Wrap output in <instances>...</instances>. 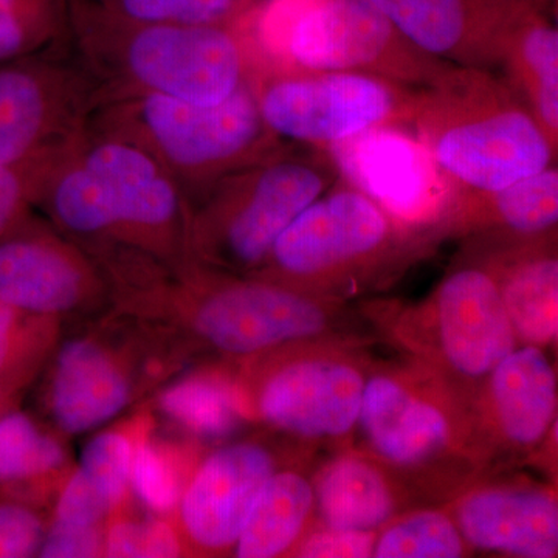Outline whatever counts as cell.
<instances>
[{
	"label": "cell",
	"instance_id": "1",
	"mask_svg": "<svg viewBox=\"0 0 558 558\" xmlns=\"http://www.w3.org/2000/svg\"><path fill=\"white\" fill-rule=\"evenodd\" d=\"M121 311L170 329L190 347L233 360L315 340H355L341 301L209 269L194 260L145 271L121 290Z\"/></svg>",
	"mask_w": 558,
	"mask_h": 558
},
{
	"label": "cell",
	"instance_id": "2",
	"mask_svg": "<svg viewBox=\"0 0 558 558\" xmlns=\"http://www.w3.org/2000/svg\"><path fill=\"white\" fill-rule=\"evenodd\" d=\"M38 205L90 255L190 260V204L153 154L130 140L81 134L44 185Z\"/></svg>",
	"mask_w": 558,
	"mask_h": 558
},
{
	"label": "cell",
	"instance_id": "3",
	"mask_svg": "<svg viewBox=\"0 0 558 558\" xmlns=\"http://www.w3.org/2000/svg\"><path fill=\"white\" fill-rule=\"evenodd\" d=\"M357 428L422 499L454 498L490 470L470 400L413 360L371 368Z\"/></svg>",
	"mask_w": 558,
	"mask_h": 558
},
{
	"label": "cell",
	"instance_id": "4",
	"mask_svg": "<svg viewBox=\"0 0 558 558\" xmlns=\"http://www.w3.org/2000/svg\"><path fill=\"white\" fill-rule=\"evenodd\" d=\"M414 101L417 137L459 193H494L553 165L556 143L483 70L447 69Z\"/></svg>",
	"mask_w": 558,
	"mask_h": 558
},
{
	"label": "cell",
	"instance_id": "5",
	"mask_svg": "<svg viewBox=\"0 0 558 558\" xmlns=\"http://www.w3.org/2000/svg\"><path fill=\"white\" fill-rule=\"evenodd\" d=\"M101 132L153 154L178 182L190 208L216 183L270 159L277 135L260 116L252 84L218 105H196L159 94L112 97Z\"/></svg>",
	"mask_w": 558,
	"mask_h": 558
},
{
	"label": "cell",
	"instance_id": "6",
	"mask_svg": "<svg viewBox=\"0 0 558 558\" xmlns=\"http://www.w3.org/2000/svg\"><path fill=\"white\" fill-rule=\"evenodd\" d=\"M73 17L87 65L121 84L120 95L218 105L247 83L240 40L222 25L124 21L87 3Z\"/></svg>",
	"mask_w": 558,
	"mask_h": 558
},
{
	"label": "cell",
	"instance_id": "7",
	"mask_svg": "<svg viewBox=\"0 0 558 558\" xmlns=\"http://www.w3.org/2000/svg\"><path fill=\"white\" fill-rule=\"evenodd\" d=\"M117 317L54 352L44 409L62 435L108 424L178 368L185 344L174 333L124 311Z\"/></svg>",
	"mask_w": 558,
	"mask_h": 558
},
{
	"label": "cell",
	"instance_id": "8",
	"mask_svg": "<svg viewBox=\"0 0 558 558\" xmlns=\"http://www.w3.org/2000/svg\"><path fill=\"white\" fill-rule=\"evenodd\" d=\"M371 317L409 360L449 381L470 403L498 363L520 347L484 264L451 270L414 306L376 310Z\"/></svg>",
	"mask_w": 558,
	"mask_h": 558
},
{
	"label": "cell",
	"instance_id": "9",
	"mask_svg": "<svg viewBox=\"0 0 558 558\" xmlns=\"http://www.w3.org/2000/svg\"><path fill=\"white\" fill-rule=\"evenodd\" d=\"M238 365L253 421L303 442H343L357 429L373 363L355 340L301 341Z\"/></svg>",
	"mask_w": 558,
	"mask_h": 558
},
{
	"label": "cell",
	"instance_id": "10",
	"mask_svg": "<svg viewBox=\"0 0 558 558\" xmlns=\"http://www.w3.org/2000/svg\"><path fill=\"white\" fill-rule=\"evenodd\" d=\"M326 186L325 171L304 160L274 156L234 172L190 208V259L253 277L282 231Z\"/></svg>",
	"mask_w": 558,
	"mask_h": 558
},
{
	"label": "cell",
	"instance_id": "11",
	"mask_svg": "<svg viewBox=\"0 0 558 558\" xmlns=\"http://www.w3.org/2000/svg\"><path fill=\"white\" fill-rule=\"evenodd\" d=\"M407 233L355 189L319 196L282 231L253 277L341 301L391 260Z\"/></svg>",
	"mask_w": 558,
	"mask_h": 558
},
{
	"label": "cell",
	"instance_id": "12",
	"mask_svg": "<svg viewBox=\"0 0 558 558\" xmlns=\"http://www.w3.org/2000/svg\"><path fill=\"white\" fill-rule=\"evenodd\" d=\"M282 47L303 72L368 73L428 87L449 69L411 46L368 0L310 7L290 24Z\"/></svg>",
	"mask_w": 558,
	"mask_h": 558
},
{
	"label": "cell",
	"instance_id": "13",
	"mask_svg": "<svg viewBox=\"0 0 558 558\" xmlns=\"http://www.w3.org/2000/svg\"><path fill=\"white\" fill-rule=\"evenodd\" d=\"M260 116L277 137L328 146L411 116L398 83L357 72H306L269 81Z\"/></svg>",
	"mask_w": 558,
	"mask_h": 558
},
{
	"label": "cell",
	"instance_id": "14",
	"mask_svg": "<svg viewBox=\"0 0 558 558\" xmlns=\"http://www.w3.org/2000/svg\"><path fill=\"white\" fill-rule=\"evenodd\" d=\"M328 149L349 185L379 205L407 234L449 223L457 185L424 142L399 123L371 128Z\"/></svg>",
	"mask_w": 558,
	"mask_h": 558
},
{
	"label": "cell",
	"instance_id": "15",
	"mask_svg": "<svg viewBox=\"0 0 558 558\" xmlns=\"http://www.w3.org/2000/svg\"><path fill=\"white\" fill-rule=\"evenodd\" d=\"M113 301L100 260L78 242L25 218L0 240V301L58 319L100 311Z\"/></svg>",
	"mask_w": 558,
	"mask_h": 558
},
{
	"label": "cell",
	"instance_id": "16",
	"mask_svg": "<svg viewBox=\"0 0 558 558\" xmlns=\"http://www.w3.org/2000/svg\"><path fill=\"white\" fill-rule=\"evenodd\" d=\"M267 444H226L194 465L174 512L185 556L218 557L233 553L259 492L278 470Z\"/></svg>",
	"mask_w": 558,
	"mask_h": 558
},
{
	"label": "cell",
	"instance_id": "17",
	"mask_svg": "<svg viewBox=\"0 0 558 558\" xmlns=\"http://www.w3.org/2000/svg\"><path fill=\"white\" fill-rule=\"evenodd\" d=\"M83 78L33 57L0 64V165L62 148L83 134L92 102Z\"/></svg>",
	"mask_w": 558,
	"mask_h": 558
},
{
	"label": "cell",
	"instance_id": "18",
	"mask_svg": "<svg viewBox=\"0 0 558 558\" xmlns=\"http://www.w3.org/2000/svg\"><path fill=\"white\" fill-rule=\"evenodd\" d=\"M557 373L545 349L520 344L498 363L472 400L488 461L526 457L557 428Z\"/></svg>",
	"mask_w": 558,
	"mask_h": 558
},
{
	"label": "cell",
	"instance_id": "19",
	"mask_svg": "<svg viewBox=\"0 0 558 558\" xmlns=\"http://www.w3.org/2000/svg\"><path fill=\"white\" fill-rule=\"evenodd\" d=\"M447 506L472 550L558 556V502L550 487L532 481H484L464 488Z\"/></svg>",
	"mask_w": 558,
	"mask_h": 558
},
{
	"label": "cell",
	"instance_id": "20",
	"mask_svg": "<svg viewBox=\"0 0 558 558\" xmlns=\"http://www.w3.org/2000/svg\"><path fill=\"white\" fill-rule=\"evenodd\" d=\"M311 480L319 526L379 532L407 510L422 508L409 483L362 449L341 450Z\"/></svg>",
	"mask_w": 558,
	"mask_h": 558
},
{
	"label": "cell",
	"instance_id": "21",
	"mask_svg": "<svg viewBox=\"0 0 558 558\" xmlns=\"http://www.w3.org/2000/svg\"><path fill=\"white\" fill-rule=\"evenodd\" d=\"M497 281L519 344L553 349L558 337V263L543 240L520 241L484 264Z\"/></svg>",
	"mask_w": 558,
	"mask_h": 558
},
{
	"label": "cell",
	"instance_id": "22",
	"mask_svg": "<svg viewBox=\"0 0 558 558\" xmlns=\"http://www.w3.org/2000/svg\"><path fill=\"white\" fill-rule=\"evenodd\" d=\"M135 425L106 429L84 447L80 464L58 488L54 523L106 526L128 505Z\"/></svg>",
	"mask_w": 558,
	"mask_h": 558
},
{
	"label": "cell",
	"instance_id": "23",
	"mask_svg": "<svg viewBox=\"0 0 558 558\" xmlns=\"http://www.w3.org/2000/svg\"><path fill=\"white\" fill-rule=\"evenodd\" d=\"M161 416L199 440H223L253 421L238 373L204 366L165 385L156 396Z\"/></svg>",
	"mask_w": 558,
	"mask_h": 558
},
{
	"label": "cell",
	"instance_id": "24",
	"mask_svg": "<svg viewBox=\"0 0 558 558\" xmlns=\"http://www.w3.org/2000/svg\"><path fill=\"white\" fill-rule=\"evenodd\" d=\"M411 46L464 65L495 58V38L478 31L465 0H368Z\"/></svg>",
	"mask_w": 558,
	"mask_h": 558
},
{
	"label": "cell",
	"instance_id": "25",
	"mask_svg": "<svg viewBox=\"0 0 558 558\" xmlns=\"http://www.w3.org/2000/svg\"><path fill=\"white\" fill-rule=\"evenodd\" d=\"M558 220V172L550 167L494 193H459L447 227H490L512 240L549 238Z\"/></svg>",
	"mask_w": 558,
	"mask_h": 558
},
{
	"label": "cell",
	"instance_id": "26",
	"mask_svg": "<svg viewBox=\"0 0 558 558\" xmlns=\"http://www.w3.org/2000/svg\"><path fill=\"white\" fill-rule=\"evenodd\" d=\"M317 524L312 480L293 469H278L250 510L233 556L292 557L304 535Z\"/></svg>",
	"mask_w": 558,
	"mask_h": 558
},
{
	"label": "cell",
	"instance_id": "27",
	"mask_svg": "<svg viewBox=\"0 0 558 558\" xmlns=\"http://www.w3.org/2000/svg\"><path fill=\"white\" fill-rule=\"evenodd\" d=\"M62 440L17 409L0 416V494L44 505L70 472Z\"/></svg>",
	"mask_w": 558,
	"mask_h": 558
},
{
	"label": "cell",
	"instance_id": "28",
	"mask_svg": "<svg viewBox=\"0 0 558 558\" xmlns=\"http://www.w3.org/2000/svg\"><path fill=\"white\" fill-rule=\"evenodd\" d=\"M495 58L506 62L524 92L529 109L557 145L558 32L543 21L521 25L515 32H497Z\"/></svg>",
	"mask_w": 558,
	"mask_h": 558
},
{
	"label": "cell",
	"instance_id": "29",
	"mask_svg": "<svg viewBox=\"0 0 558 558\" xmlns=\"http://www.w3.org/2000/svg\"><path fill=\"white\" fill-rule=\"evenodd\" d=\"M194 465L196 462L189 451L154 438L148 418H138L134 429L131 488L145 508L160 517L174 515Z\"/></svg>",
	"mask_w": 558,
	"mask_h": 558
},
{
	"label": "cell",
	"instance_id": "30",
	"mask_svg": "<svg viewBox=\"0 0 558 558\" xmlns=\"http://www.w3.org/2000/svg\"><path fill=\"white\" fill-rule=\"evenodd\" d=\"M470 546L457 526L449 506L407 510L377 532L376 558H459Z\"/></svg>",
	"mask_w": 558,
	"mask_h": 558
},
{
	"label": "cell",
	"instance_id": "31",
	"mask_svg": "<svg viewBox=\"0 0 558 558\" xmlns=\"http://www.w3.org/2000/svg\"><path fill=\"white\" fill-rule=\"evenodd\" d=\"M60 322L0 301V387L24 391L50 357Z\"/></svg>",
	"mask_w": 558,
	"mask_h": 558
},
{
	"label": "cell",
	"instance_id": "32",
	"mask_svg": "<svg viewBox=\"0 0 558 558\" xmlns=\"http://www.w3.org/2000/svg\"><path fill=\"white\" fill-rule=\"evenodd\" d=\"M64 17L65 0H0V64L43 49Z\"/></svg>",
	"mask_w": 558,
	"mask_h": 558
},
{
	"label": "cell",
	"instance_id": "33",
	"mask_svg": "<svg viewBox=\"0 0 558 558\" xmlns=\"http://www.w3.org/2000/svg\"><path fill=\"white\" fill-rule=\"evenodd\" d=\"M182 539L172 521L165 517L128 513V505L106 524L105 557H183Z\"/></svg>",
	"mask_w": 558,
	"mask_h": 558
},
{
	"label": "cell",
	"instance_id": "34",
	"mask_svg": "<svg viewBox=\"0 0 558 558\" xmlns=\"http://www.w3.org/2000/svg\"><path fill=\"white\" fill-rule=\"evenodd\" d=\"M72 143L14 163L0 165V240L28 218L33 205H38L54 165Z\"/></svg>",
	"mask_w": 558,
	"mask_h": 558
},
{
	"label": "cell",
	"instance_id": "35",
	"mask_svg": "<svg viewBox=\"0 0 558 558\" xmlns=\"http://www.w3.org/2000/svg\"><path fill=\"white\" fill-rule=\"evenodd\" d=\"M238 0H95L87 5L110 16L146 24L220 25Z\"/></svg>",
	"mask_w": 558,
	"mask_h": 558
},
{
	"label": "cell",
	"instance_id": "36",
	"mask_svg": "<svg viewBox=\"0 0 558 558\" xmlns=\"http://www.w3.org/2000/svg\"><path fill=\"white\" fill-rule=\"evenodd\" d=\"M47 526L38 506L0 494V558L38 556Z\"/></svg>",
	"mask_w": 558,
	"mask_h": 558
},
{
	"label": "cell",
	"instance_id": "37",
	"mask_svg": "<svg viewBox=\"0 0 558 558\" xmlns=\"http://www.w3.org/2000/svg\"><path fill=\"white\" fill-rule=\"evenodd\" d=\"M377 532L341 531L319 526L304 535L292 557L304 558H365L373 557Z\"/></svg>",
	"mask_w": 558,
	"mask_h": 558
},
{
	"label": "cell",
	"instance_id": "38",
	"mask_svg": "<svg viewBox=\"0 0 558 558\" xmlns=\"http://www.w3.org/2000/svg\"><path fill=\"white\" fill-rule=\"evenodd\" d=\"M106 526H68L49 521L38 557H105Z\"/></svg>",
	"mask_w": 558,
	"mask_h": 558
},
{
	"label": "cell",
	"instance_id": "39",
	"mask_svg": "<svg viewBox=\"0 0 558 558\" xmlns=\"http://www.w3.org/2000/svg\"><path fill=\"white\" fill-rule=\"evenodd\" d=\"M17 398H20V392L0 387V416L11 409H16Z\"/></svg>",
	"mask_w": 558,
	"mask_h": 558
}]
</instances>
